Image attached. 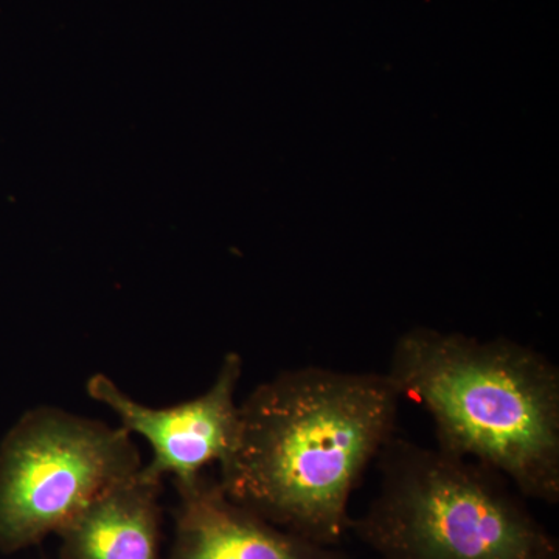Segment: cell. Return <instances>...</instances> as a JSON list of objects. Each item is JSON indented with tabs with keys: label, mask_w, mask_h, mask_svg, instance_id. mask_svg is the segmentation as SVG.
<instances>
[{
	"label": "cell",
	"mask_w": 559,
	"mask_h": 559,
	"mask_svg": "<svg viewBox=\"0 0 559 559\" xmlns=\"http://www.w3.org/2000/svg\"><path fill=\"white\" fill-rule=\"evenodd\" d=\"M401 400L388 373L282 371L238 406L237 440L216 480L264 521L341 547L349 500L395 436Z\"/></svg>",
	"instance_id": "cell-1"
},
{
	"label": "cell",
	"mask_w": 559,
	"mask_h": 559,
	"mask_svg": "<svg viewBox=\"0 0 559 559\" xmlns=\"http://www.w3.org/2000/svg\"><path fill=\"white\" fill-rule=\"evenodd\" d=\"M425 407L437 448L498 471L522 498L559 502V370L509 340L407 331L385 371Z\"/></svg>",
	"instance_id": "cell-2"
},
{
	"label": "cell",
	"mask_w": 559,
	"mask_h": 559,
	"mask_svg": "<svg viewBox=\"0 0 559 559\" xmlns=\"http://www.w3.org/2000/svg\"><path fill=\"white\" fill-rule=\"evenodd\" d=\"M374 462L380 489L348 533L378 559H559L558 539L498 471L399 433Z\"/></svg>",
	"instance_id": "cell-3"
},
{
	"label": "cell",
	"mask_w": 559,
	"mask_h": 559,
	"mask_svg": "<svg viewBox=\"0 0 559 559\" xmlns=\"http://www.w3.org/2000/svg\"><path fill=\"white\" fill-rule=\"evenodd\" d=\"M142 466L121 426L53 406L28 411L0 444V551L14 554L58 533Z\"/></svg>",
	"instance_id": "cell-4"
},
{
	"label": "cell",
	"mask_w": 559,
	"mask_h": 559,
	"mask_svg": "<svg viewBox=\"0 0 559 559\" xmlns=\"http://www.w3.org/2000/svg\"><path fill=\"white\" fill-rule=\"evenodd\" d=\"M242 374V358L227 353L207 392L171 407H150L123 392L109 377L98 373L87 381V393L105 404L128 432L143 437L153 459L142 466L151 479L171 476L176 485L200 479L210 463L223 462L238 433L235 400Z\"/></svg>",
	"instance_id": "cell-5"
},
{
	"label": "cell",
	"mask_w": 559,
	"mask_h": 559,
	"mask_svg": "<svg viewBox=\"0 0 559 559\" xmlns=\"http://www.w3.org/2000/svg\"><path fill=\"white\" fill-rule=\"evenodd\" d=\"M179 492L170 559H353L264 521L202 476Z\"/></svg>",
	"instance_id": "cell-6"
},
{
	"label": "cell",
	"mask_w": 559,
	"mask_h": 559,
	"mask_svg": "<svg viewBox=\"0 0 559 559\" xmlns=\"http://www.w3.org/2000/svg\"><path fill=\"white\" fill-rule=\"evenodd\" d=\"M162 481L142 468L58 530L62 559H160Z\"/></svg>",
	"instance_id": "cell-7"
}]
</instances>
